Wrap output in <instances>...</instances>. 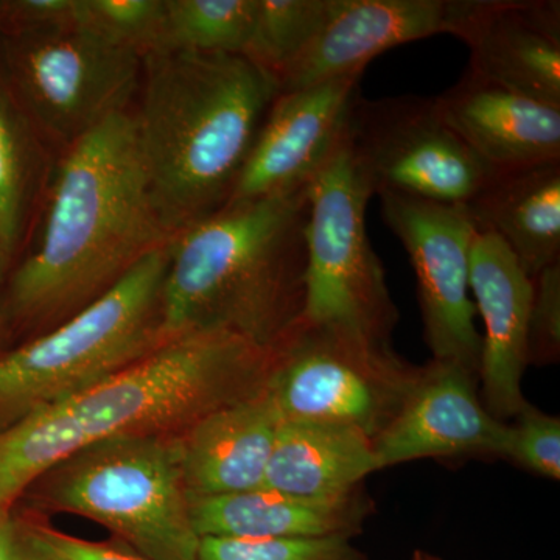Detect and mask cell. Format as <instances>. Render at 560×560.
<instances>
[{
	"label": "cell",
	"instance_id": "ba28073f",
	"mask_svg": "<svg viewBox=\"0 0 560 560\" xmlns=\"http://www.w3.org/2000/svg\"><path fill=\"white\" fill-rule=\"evenodd\" d=\"M370 186L348 132L308 187L307 270L302 320L389 342L399 312L366 231Z\"/></svg>",
	"mask_w": 560,
	"mask_h": 560
},
{
	"label": "cell",
	"instance_id": "603a6c76",
	"mask_svg": "<svg viewBox=\"0 0 560 560\" xmlns=\"http://www.w3.org/2000/svg\"><path fill=\"white\" fill-rule=\"evenodd\" d=\"M330 3L331 0H257L253 32L243 55L278 81L323 27Z\"/></svg>",
	"mask_w": 560,
	"mask_h": 560
},
{
	"label": "cell",
	"instance_id": "4316f807",
	"mask_svg": "<svg viewBox=\"0 0 560 560\" xmlns=\"http://www.w3.org/2000/svg\"><path fill=\"white\" fill-rule=\"evenodd\" d=\"M508 423L506 441H504L501 458L512 460L523 469L560 480V420L526 405Z\"/></svg>",
	"mask_w": 560,
	"mask_h": 560
},
{
	"label": "cell",
	"instance_id": "484cf974",
	"mask_svg": "<svg viewBox=\"0 0 560 560\" xmlns=\"http://www.w3.org/2000/svg\"><path fill=\"white\" fill-rule=\"evenodd\" d=\"M27 153L13 114L0 95V254L5 260L20 237L25 190Z\"/></svg>",
	"mask_w": 560,
	"mask_h": 560
},
{
	"label": "cell",
	"instance_id": "44dd1931",
	"mask_svg": "<svg viewBox=\"0 0 560 560\" xmlns=\"http://www.w3.org/2000/svg\"><path fill=\"white\" fill-rule=\"evenodd\" d=\"M377 470L374 442L361 431L282 420L261 488L305 499H334L360 489Z\"/></svg>",
	"mask_w": 560,
	"mask_h": 560
},
{
	"label": "cell",
	"instance_id": "8992f818",
	"mask_svg": "<svg viewBox=\"0 0 560 560\" xmlns=\"http://www.w3.org/2000/svg\"><path fill=\"white\" fill-rule=\"evenodd\" d=\"M43 504L101 523L149 560H197L200 537L180 466L178 436L97 442L38 478Z\"/></svg>",
	"mask_w": 560,
	"mask_h": 560
},
{
	"label": "cell",
	"instance_id": "83f0119b",
	"mask_svg": "<svg viewBox=\"0 0 560 560\" xmlns=\"http://www.w3.org/2000/svg\"><path fill=\"white\" fill-rule=\"evenodd\" d=\"M529 315V361L552 363L560 352V261L533 278Z\"/></svg>",
	"mask_w": 560,
	"mask_h": 560
},
{
	"label": "cell",
	"instance_id": "d6986e66",
	"mask_svg": "<svg viewBox=\"0 0 560 560\" xmlns=\"http://www.w3.org/2000/svg\"><path fill=\"white\" fill-rule=\"evenodd\" d=\"M198 537L230 539H353L374 512L363 489L334 499H305L267 488L190 499Z\"/></svg>",
	"mask_w": 560,
	"mask_h": 560
},
{
	"label": "cell",
	"instance_id": "6da1fadb",
	"mask_svg": "<svg viewBox=\"0 0 560 560\" xmlns=\"http://www.w3.org/2000/svg\"><path fill=\"white\" fill-rule=\"evenodd\" d=\"M272 363L275 349L228 331L183 335L108 381L0 427V511L92 444L178 436L209 412L256 396Z\"/></svg>",
	"mask_w": 560,
	"mask_h": 560
},
{
	"label": "cell",
	"instance_id": "ac0fdd59",
	"mask_svg": "<svg viewBox=\"0 0 560 560\" xmlns=\"http://www.w3.org/2000/svg\"><path fill=\"white\" fill-rule=\"evenodd\" d=\"M280 425L282 418L265 386L256 396L209 412L179 434L190 499L261 488Z\"/></svg>",
	"mask_w": 560,
	"mask_h": 560
},
{
	"label": "cell",
	"instance_id": "277c9868",
	"mask_svg": "<svg viewBox=\"0 0 560 560\" xmlns=\"http://www.w3.org/2000/svg\"><path fill=\"white\" fill-rule=\"evenodd\" d=\"M308 187L226 202L173 235L162 285L165 342L228 331L271 350L300 323Z\"/></svg>",
	"mask_w": 560,
	"mask_h": 560
},
{
	"label": "cell",
	"instance_id": "ffe728a7",
	"mask_svg": "<svg viewBox=\"0 0 560 560\" xmlns=\"http://www.w3.org/2000/svg\"><path fill=\"white\" fill-rule=\"evenodd\" d=\"M530 279L560 261V161L490 173L466 205Z\"/></svg>",
	"mask_w": 560,
	"mask_h": 560
},
{
	"label": "cell",
	"instance_id": "3957f363",
	"mask_svg": "<svg viewBox=\"0 0 560 560\" xmlns=\"http://www.w3.org/2000/svg\"><path fill=\"white\" fill-rule=\"evenodd\" d=\"M142 70L136 140L173 237L230 200L278 81L242 54L153 50L143 55Z\"/></svg>",
	"mask_w": 560,
	"mask_h": 560
},
{
	"label": "cell",
	"instance_id": "8fae6325",
	"mask_svg": "<svg viewBox=\"0 0 560 560\" xmlns=\"http://www.w3.org/2000/svg\"><path fill=\"white\" fill-rule=\"evenodd\" d=\"M382 217L410 257L423 335L434 361L478 377L482 335L475 326L470 254L478 228L466 205L383 194Z\"/></svg>",
	"mask_w": 560,
	"mask_h": 560
},
{
	"label": "cell",
	"instance_id": "d4e9b609",
	"mask_svg": "<svg viewBox=\"0 0 560 560\" xmlns=\"http://www.w3.org/2000/svg\"><path fill=\"white\" fill-rule=\"evenodd\" d=\"M164 0H79L77 22L140 55L156 46Z\"/></svg>",
	"mask_w": 560,
	"mask_h": 560
},
{
	"label": "cell",
	"instance_id": "4fadbf2b",
	"mask_svg": "<svg viewBox=\"0 0 560 560\" xmlns=\"http://www.w3.org/2000/svg\"><path fill=\"white\" fill-rule=\"evenodd\" d=\"M464 0H331L311 44L279 77V94L363 75L383 51L430 36H456Z\"/></svg>",
	"mask_w": 560,
	"mask_h": 560
},
{
	"label": "cell",
	"instance_id": "4dcf8cb0",
	"mask_svg": "<svg viewBox=\"0 0 560 560\" xmlns=\"http://www.w3.org/2000/svg\"><path fill=\"white\" fill-rule=\"evenodd\" d=\"M412 560H442V559L436 558V556L430 555V552L418 550L415 552V556H412Z\"/></svg>",
	"mask_w": 560,
	"mask_h": 560
},
{
	"label": "cell",
	"instance_id": "7c38bea8",
	"mask_svg": "<svg viewBox=\"0 0 560 560\" xmlns=\"http://www.w3.org/2000/svg\"><path fill=\"white\" fill-rule=\"evenodd\" d=\"M361 75L342 77L275 98L230 200L301 189L318 175L348 132Z\"/></svg>",
	"mask_w": 560,
	"mask_h": 560
},
{
	"label": "cell",
	"instance_id": "5bb4252c",
	"mask_svg": "<svg viewBox=\"0 0 560 560\" xmlns=\"http://www.w3.org/2000/svg\"><path fill=\"white\" fill-rule=\"evenodd\" d=\"M477 381L458 364L431 360L422 366L396 418L372 441L378 470L416 459L501 456L508 423L490 415Z\"/></svg>",
	"mask_w": 560,
	"mask_h": 560
},
{
	"label": "cell",
	"instance_id": "5b68a950",
	"mask_svg": "<svg viewBox=\"0 0 560 560\" xmlns=\"http://www.w3.org/2000/svg\"><path fill=\"white\" fill-rule=\"evenodd\" d=\"M165 270L167 246L49 334L0 357V427L108 381L164 345Z\"/></svg>",
	"mask_w": 560,
	"mask_h": 560
},
{
	"label": "cell",
	"instance_id": "f546056e",
	"mask_svg": "<svg viewBox=\"0 0 560 560\" xmlns=\"http://www.w3.org/2000/svg\"><path fill=\"white\" fill-rule=\"evenodd\" d=\"M0 560H38L28 540L25 521L10 510L0 511Z\"/></svg>",
	"mask_w": 560,
	"mask_h": 560
},
{
	"label": "cell",
	"instance_id": "cb8c5ba5",
	"mask_svg": "<svg viewBox=\"0 0 560 560\" xmlns=\"http://www.w3.org/2000/svg\"><path fill=\"white\" fill-rule=\"evenodd\" d=\"M197 560H368L348 537L230 539L201 537Z\"/></svg>",
	"mask_w": 560,
	"mask_h": 560
},
{
	"label": "cell",
	"instance_id": "7a4b0ae2",
	"mask_svg": "<svg viewBox=\"0 0 560 560\" xmlns=\"http://www.w3.org/2000/svg\"><path fill=\"white\" fill-rule=\"evenodd\" d=\"M171 238L151 198L132 114H114L66 145L39 241L11 279L9 311L57 326Z\"/></svg>",
	"mask_w": 560,
	"mask_h": 560
},
{
	"label": "cell",
	"instance_id": "9a60e30c",
	"mask_svg": "<svg viewBox=\"0 0 560 560\" xmlns=\"http://www.w3.org/2000/svg\"><path fill=\"white\" fill-rule=\"evenodd\" d=\"M470 291L485 323L478 368L482 404L504 422L528 405L522 381L529 364L533 279L495 234L478 230L471 245Z\"/></svg>",
	"mask_w": 560,
	"mask_h": 560
},
{
	"label": "cell",
	"instance_id": "9c48e42d",
	"mask_svg": "<svg viewBox=\"0 0 560 560\" xmlns=\"http://www.w3.org/2000/svg\"><path fill=\"white\" fill-rule=\"evenodd\" d=\"M348 143L378 197L469 205L492 173L442 120L434 97H360L350 113Z\"/></svg>",
	"mask_w": 560,
	"mask_h": 560
},
{
	"label": "cell",
	"instance_id": "2e32d148",
	"mask_svg": "<svg viewBox=\"0 0 560 560\" xmlns=\"http://www.w3.org/2000/svg\"><path fill=\"white\" fill-rule=\"evenodd\" d=\"M456 36L471 72L560 108L558 0H466Z\"/></svg>",
	"mask_w": 560,
	"mask_h": 560
},
{
	"label": "cell",
	"instance_id": "52a82bcc",
	"mask_svg": "<svg viewBox=\"0 0 560 560\" xmlns=\"http://www.w3.org/2000/svg\"><path fill=\"white\" fill-rule=\"evenodd\" d=\"M420 372L389 342L301 319L275 348L267 390L285 422L349 427L374 441Z\"/></svg>",
	"mask_w": 560,
	"mask_h": 560
},
{
	"label": "cell",
	"instance_id": "30bf717a",
	"mask_svg": "<svg viewBox=\"0 0 560 560\" xmlns=\"http://www.w3.org/2000/svg\"><path fill=\"white\" fill-rule=\"evenodd\" d=\"M13 60L32 113L66 145L127 110L142 70L138 50L81 22L21 32Z\"/></svg>",
	"mask_w": 560,
	"mask_h": 560
},
{
	"label": "cell",
	"instance_id": "e0dca14e",
	"mask_svg": "<svg viewBox=\"0 0 560 560\" xmlns=\"http://www.w3.org/2000/svg\"><path fill=\"white\" fill-rule=\"evenodd\" d=\"M442 120L490 171L560 161V108L466 70L434 97Z\"/></svg>",
	"mask_w": 560,
	"mask_h": 560
},
{
	"label": "cell",
	"instance_id": "7402d4cb",
	"mask_svg": "<svg viewBox=\"0 0 560 560\" xmlns=\"http://www.w3.org/2000/svg\"><path fill=\"white\" fill-rule=\"evenodd\" d=\"M256 9L257 0H164L153 50L243 55Z\"/></svg>",
	"mask_w": 560,
	"mask_h": 560
},
{
	"label": "cell",
	"instance_id": "1f68e13d",
	"mask_svg": "<svg viewBox=\"0 0 560 560\" xmlns=\"http://www.w3.org/2000/svg\"><path fill=\"white\" fill-rule=\"evenodd\" d=\"M3 259L2 254H0V268H2ZM0 324H2V305H0Z\"/></svg>",
	"mask_w": 560,
	"mask_h": 560
},
{
	"label": "cell",
	"instance_id": "f1b7e54d",
	"mask_svg": "<svg viewBox=\"0 0 560 560\" xmlns=\"http://www.w3.org/2000/svg\"><path fill=\"white\" fill-rule=\"evenodd\" d=\"M25 528L38 560H149L136 552L69 536L43 523L25 521Z\"/></svg>",
	"mask_w": 560,
	"mask_h": 560
}]
</instances>
